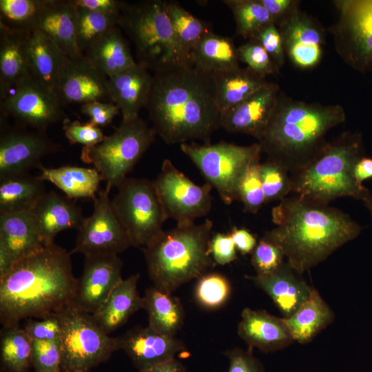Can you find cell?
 Here are the masks:
<instances>
[{"mask_svg":"<svg viewBox=\"0 0 372 372\" xmlns=\"http://www.w3.org/2000/svg\"><path fill=\"white\" fill-rule=\"evenodd\" d=\"M154 72L145 107L156 134L167 144L194 140L210 143L221 117L214 75L189 60Z\"/></svg>","mask_w":372,"mask_h":372,"instance_id":"6da1fadb","label":"cell"},{"mask_svg":"<svg viewBox=\"0 0 372 372\" xmlns=\"http://www.w3.org/2000/svg\"><path fill=\"white\" fill-rule=\"evenodd\" d=\"M71 253L53 243L17 262L0 278V322L3 328L22 320L57 315L74 305L78 279Z\"/></svg>","mask_w":372,"mask_h":372,"instance_id":"7a4b0ae2","label":"cell"},{"mask_svg":"<svg viewBox=\"0 0 372 372\" xmlns=\"http://www.w3.org/2000/svg\"><path fill=\"white\" fill-rule=\"evenodd\" d=\"M271 216L276 227L262 238L278 246L300 275L357 238L362 229L340 209L294 194L274 207Z\"/></svg>","mask_w":372,"mask_h":372,"instance_id":"3957f363","label":"cell"},{"mask_svg":"<svg viewBox=\"0 0 372 372\" xmlns=\"http://www.w3.org/2000/svg\"><path fill=\"white\" fill-rule=\"evenodd\" d=\"M340 105L294 100L280 92L258 143L262 152L290 174L313 159L326 145L327 134L346 121Z\"/></svg>","mask_w":372,"mask_h":372,"instance_id":"277c9868","label":"cell"},{"mask_svg":"<svg viewBox=\"0 0 372 372\" xmlns=\"http://www.w3.org/2000/svg\"><path fill=\"white\" fill-rule=\"evenodd\" d=\"M363 156L362 134L343 132L327 141L313 159L290 174L291 193L326 204L342 197L363 201L371 193L354 176L355 166Z\"/></svg>","mask_w":372,"mask_h":372,"instance_id":"5b68a950","label":"cell"},{"mask_svg":"<svg viewBox=\"0 0 372 372\" xmlns=\"http://www.w3.org/2000/svg\"><path fill=\"white\" fill-rule=\"evenodd\" d=\"M213 223L176 224L143 248L154 286L172 293L185 283L199 278L214 265L209 252Z\"/></svg>","mask_w":372,"mask_h":372,"instance_id":"8992f818","label":"cell"},{"mask_svg":"<svg viewBox=\"0 0 372 372\" xmlns=\"http://www.w3.org/2000/svg\"><path fill=\"white\" fill-rule=\"evenodd\" d=\"M118 25L130 36L138 63L154 71L181 62L175 34L165 9V1L127 3Z\"/></svg>","mask_w":372,"mask_h":372,"instance_id":"52a82bcc","label":"cell"},{"mask_svg":"<svg viewBox=\"0 0 372 372\" xmlns=\"http://www.w3.org/2000/svg\"><path fill=\"white\" fill-rule=\"evenodd\" d=\"M156 134L139 116L122 121L102 142L83 147L81 159L94 166L106 185L118 187L153 143Z\"/></svg>","mask_w":372,"mask_h":372,"instance_id":"ba28073f","label":"cell"},{"mask_svg":"<svg viewBox=\"0 0 372 372\" xmlns=\"http://www.w3.org/2000/svg\"><path fill=\"white\" fill-rule=\"evenodd\" d=\"M180 148L227 205L239 200L240 182L248 168L259 162L262 153L259 143L242 146L226 142L203 145L192 142L182 143Z\"/></svg>","mask_w":372,"mask_h":372,"instance_id":"9c48e42d","label":"cell"},{"mask_svg":"<svg viewBox=\"0 0 372 372\" xmlns=\"http://www.w3.org/2000/svg\"><path fill=\"white\" fill-rule=\"evenodd\" d=\"M57 316L62 327V372H90L121 349L119 337L110 336L91 314L74 305Z\"/></svg>","mask_w":372,"mask_h":372,"instance_id":"30bf717a","label":"cell"},{"mask_svg":"<svg viewBox=\"0 0 372 372\" xmlns=\"http://www.w3.org/2000/svg\"><path fill=\"white\" fill-rule=\"evenodd\" d=\"M113 208L127 231L132 246L144 248L163 232L168 219L154 182L127 178L117 187Z\"/></svg>","mask_w":372,"mask_h":372,"instance_id":"8fae6325","label":"cell"},{"mask_svg":"<svg viewBox=\"0 0 372 372\" xmlns=\"http://www.w3.org/2000/svg\"><path fill=\"white\" fill-rule=\"evenodd\" d=\"M338 19L329 30L340 59L351 68L372 71V0L333 1Z\"/></svg>","mask_w":372,"mask_h":372,"instance_id":"7c38bea8","label":"cell"},{"mask_svg":"<svg viewBox=\"0 0 372 372\" xmlns=\"http://www.w3.org/2000/svg\"><path fill=\"white\" fill-rule=\"evenodd\" d=\"M153 182L168 218L177 224L194 223L211 209V185L195 184L169 159L164 160L161 171Z\"/></svg>","mask_w":372,"mask_h":372,"instance_id":"4fadbf2b","label":"cell"},{"mask_svg":"<svg viewBox=\"0 0 372 372\" xmlns=\"http://www.w3.org/2000/svg\"><path fill=\"white\" fill-rule=\"evenodd\" d=\"M111 189L106 185L93 198L94 211L85 218L78 230L71 254L118 255L132 246L129 236L113 208L109 196Z\"/></svg>","mask_w":372,"mask_h":372,"instance_id":"5bb4252c","label":"cell"},{"mask_svg":"<svg viewBox=\"0 0 372 372\" xmlns=\"http://www.w3.org/2000/svg\"><path fill=\"white\" fill-rule=\"evenodd\" d=\"M62 106L54 92L34 77L17 84L1 98L4 114L39 131L45 132L63 118Z\"/></svg>","mask_w":372,"mask_h":372,"instance_id":"9a60e30c","label":"cell"},{"mask_svg":"<svg viewBox=\"0 0 372 372\" xmlns=\"http://www.w3.org/2000/svg\"><path fill=\"white\" fill-rule=\"evenodd\" d=\"M60 146L45 131L21 128L1 130L0 137V179L29 174L39 168L41 159L59 150Z\"/></svg>","mask_w":372,"mask_h":372,"instance_id":"2e32d148","label":"cell"},{"mask_svg":"<svg viewBox=\"0 0 372 372\" xmlns=\"http://www.w3.org/2000/svg\"><path fill=\"white\" fill-rule=\"evenodd\" d=\"M286 56L296 68L310 70L323 56L325 30L313 17L296 8L278 25Z\"/></svg>","mask_w":372,"mask_h":372,"instance_id":"e0dca14e","label":"cell"},{"mask_svg":"<svg viewBox=\"0 0 372 372\" xmlns=\"http://www.w3.org/2000/svg\"><path fill=\"white\" fill-rule=\"evenodd\" d=\"M123 265L118 255L85 256L74 305L89 314L95 313L123 280Z\"/></svg>","mask_w":372,"mask_h":372,"instance_id":"ac0fdd59","label":"cell"},{"mask_svg":"<svg viewBox=\"0 0 372 372\" xmlns=\"http://www.w3.org/2000/svg\"><path fill=\"white\" fill-rule=\"evenodd\" d=\"M54 92L60 103L85 104L110 101L107 77L92 65L84 56L67 57L56 81Z\"/></svg>","mask_w":372,"mask_h":372,"instance_id":"d6986e66","label":"cell"},{"mask_svg":"<svg viewBox=\"0 0 372 372\" xmlns=\"http://www.w3.org/2000/svg\"><path fill=\"white\" fill-rule=\"evenodd\" d=\"M280 92L278 84L269 82L242 102L222 112L220 127L229 132L250 135L258 141L270 121Z\"/></svg>","mask_w":372,"mask_h":372,"instance_id":"ffe728a7","label":"cell"},{"mask_svg":"<svg viewBox=\"0 0 372 372\" xmlns=\"http://www.w3.org/2000/svg\"><path fill=\"white\" fill-rule=\"evenodd\" d=\"M120 347L139 371L187 353L185 344L149 326L137 327L119 337Z\"/></svg>","mask_w":372,"mask_h":372,"instance_id":"44dd1931","label":"cell"},{"mask_svg":"<svg viewBox=\"0 0 372 372\" xmlns=\"http://www.w3.org/2000/svg\"><path fill=\"white\" fill-rule=\"evenodd\" d=\"M30 211L44 246L53 244L55 236L62 231L79 230L85 218L81 209L70 198L54 191L46 192Z\"/></svg>","mask_w":372,"mask_h":372,"instance_id":"7402d4cb","label":"cell"},{"mask_svg":"<svg viewBox=\"0 0 372 372\" xmlns=\"http://www.w3.org/2000/svg\"><path fill=\"white\" fill-rule=\"evenodd\" d=\"M245 278L272 299L285 318L291 316L309 298L313 289L287 261L270 273Z\"/></svg>","mask_w":372,"mask_h":372,"instance_id":"603a6c76","label":"cell"},{"mask_svg":"<svg viewBox=\"0 0 372 372\" xmlns=\"http://www.w3.org/2000/svg\"><path fill=\"white\" fill-rule=\"evenodd\" d=\"M237 331L249 348L265 353L277 351L294 342L285 318L265 310L245 308Z\"/></svg>","mask_w":372,"mask_h":372,"instance_id":"cb8c5ba5","label":"cell"},{"mask_svg":"<svg viewBox=\"0 0 372 372\" xmlns=\"http://www.w3.org/2000/svg\"><path fill=\"white\" fill-rule=\"evenodd\" d=\"M153 82L148 68L139 63L107 78L110 101L119 108L123 121L138 117L145 107Z\"/></svg>","mask_w":372,"mask_h":372,"instance_id":"d4e9b609","label":"cell"},{"mask_svg":"<svg viewBox=\"0 0 372 372\" xmlns=\"http://www.w3.org/2000/svg\"><path fill=\"white\" fill-rule=\"evenodd\" d=\"M44 247L30 210L0 212V250L6 252L14 264Z\"/></svg>","mask_w":372,"mask_h":372,"instance_id":"484cf974","label":"cell"},{"mask_svg":"<svg viewBox=\"0 0 372 372\" xmlns=\"http://www.w3.org/2000/svg\"><path fill=\"white\" fill-rule=\"evenodd\" d=\"M35 29L48 37L67 57L83 56L77 45L76 8L71 0H51Z\"/></svg>","mask_w":372,"mask_h":372,"instance_id":"4316f807","label":"cell"},{"mask_svg":"<svg viewBox=\"0 0 372 372\" xmlns=\"http://www.w3.org/2000/svg\"><path fill=\"white\" fill-rule=\"evenodd\" d=\"M27 33L0 24V99L17 84L33 77L27 54Z\"/></svg>","mask_w":372,"mask_h":372,"instance_id":"83f0119b","label":"cell"},{"mask_svg":"<svg viewBox=\"0 0 372 372\" xmlns=\"http://www.w3.org/2000/svg\"><path fill=\"white\" fill-rule=\"evenodd\" d=\"M140 274L123 279L113 289L102 307L94 314L93 319L107 333L123 325L130 317L143 309V300L138 294L137 284Z\"/></svg>","mask_w":372,"mask_h":372,"instance_id":"f1b7e54d","label":"cell"},{"mask_svg":"<svg viewBox=\"0 0 372 372\" xmlns=\"http://www.w3.org/2000/svg\"><path fill=\"white\" fill-rule=\"evenodd\" d=\"M83 56L107 78L136 63L130 48L117 26L95 40L83 53Z\"/></svg>","mask_w":372,"mask_h":372,"instance_id":"f546056e","label":"cell"},{"mask_svg":"<svg viewBox=\"0 0 372 372\" xmlns=\"http://www.w3.org/2000/svg\"><path fill=\"white\" fill-rule=\"evenodd\" d=\"M26 48L33 77L54 92L67 56L38 29L28 32Z\"/></svg>","mask_w":372,"mask_h":372,"instance_id":"4dcf8cb0","label":"cell"},{"mask_svg":"<svg viewBox=\"0 0 372 372\" xmlns=\"http://www.w3.org/2000/svg\"><path fill=\"white\" fill-rule=\"evenodd\" d=\"M334 318L331 308L313 288L309 298L285 320L293 340L306 344L330 324Z\"/></svg>","mask_w":372,"mask_h":372,"instance_id":"1f68e13d","label":"cell"},{"mask_svg":"<svg viewBox=\"0 0 372 372\" xmlns=\"http://www.w3.org/2000/svg\"><path fill=\"white\" fill-rule=\"evenodd\" d=\"M189 61L202 70L213 74L239 66L238 48L231 39L210 32L192 50Z\"/></svg>","mask_w":372,"mask_h":372,"instance_id":"d6a6232c","label":"cell"},{"mask_svg":"<svg viewBox=\"0 0 372 372\" xmlns=\"http://www.w3.org/2000/svg\"><path fill=\"white\" fill-rule=\"evenodd\" d=\"M37 177L49 181L61 189L70 199L94 198L99 192L101 177L94 168L63 166L46 168L41 165Z\"/></svg>","mask_w":372,"mask_h":372,"instance_id":"836d02e7","label":"cell"},{"mask_svg":"<svg viewBox=\"0 0 372 372\" xmlns=\"http://www.w3.org/2000/svg\"><path fill=\"white\" fill-rule=\"evenodd\" d=\"M143 300V309L148 316V326L163 334L175 336L185 319L180 300L154 285L146 289Z\"/></svg>","mask_w":372,"mask_h":372,"instance_id":"e575fe53","label":"cell"},{"mask_svg":"<svg viewBox=\"0 0 372 372\" xmlns=\"http://www.w3.org/2000/svg\"><path fill=\"white\" fill-rule=\"evenodd\" d=\"M214 75L216 101L221 113L242 102L269 83L265 76L248 67H238Z\"/></svg>","mask_w":372,"mask_h":372,"instance_id":"d590c367","label":"cell"},{"mask_svg":"<svg viewBox=\"0 0 372 372\" xmlns=\"http://www.w3.org/2000/svg\"><path fill=\"white\" fill-rule=\"evenodd\" d=\"M46 192L37 176L25 174L0 179V212L30 210Z\"/></svg>","mask_w":372,"mask_h":372,"instance_id":"8d00e7d4","label":"cell"},{"mask_svg":"<svg viewBox=\"0 0 372 372\" xmlns=\"http://www.w3.org/2000/svg\"><path fill=\"white\" fill-rule=\"evenodd\" d=\"M1 372H28L32 366V340L19 326L3 328L0 340Z\"/></svg>","mask_w":372,"mask_h":372,"instance_id":"74e56055","label":"cell"},{"mask_svg":"<svg viewBox=\"0 0 372 372\" xmlns=\"http://www.w3.org/2000/svg\"><path fill=\"white\" fill-rule=\"evenodd\" d=\"M165 5L175 34L181 62L187 61L196 45L211 31L207 23L193 16L178 3L165 1Z\"/></svg>","mask_w":372,"mask_h":372,"instance_id":"f35d334b","label":"cell"},{"mask_svg":"<svg viewBox=\"0 0 372 372\" xmlns=\"http://www.w3.org/2000/svg\"><path fill=\"white\" fill-rule=\"evenodd\" d=\"M51 0H1L0 24L11 30L29 32L35 29Z\"/></svg>","mask_w":372,"mask_h":372,"instance_id":"ab89813d","label":"cell"},{"mask_svg":"<svg viewBox=\"0 0 372 372\" xmlns=\"http://www.w3.org/2000/svg\"><path fill=\"white\" fill-rule=\"evenodd\" d=\"M236 22V32L245 39L252 37L262 28L273 23L259 0H225Z\"/></svg>","mask_w":372,"mask_h":372,"instance_id":"60d3db41","label":"cell"},{"mask_svg":"<svg viewBox=\"0 0 372 372\" xmlns=\"http://www.w3.org/2000/svg\"><path fill=\"white\" fill-rule=\"evenodd\" d=\"M76 8L77 45L83 54L95 40L118 25L121 14H109Z\"/></svg>","mask_w":372,"mask_h":372,"instance_id":"b9f144b4","label":"cell"},{"mask_svg":"<svg viewBox=\"0 0 372 372\" xmlns=\"http://www.w3.org/2000/svg\"><path fill=\"white\" fill-rule=\"evenodd\" d=\"M194 293L199 304L208 309H216L229 300L231 285L228 278L221 273H206L198 278Z\"/></svg>","mask_w":372,"mask_h":372,"instance_id":"7bdbcfd3","label":"cell"},{"mask_svg":"<svg viewBox=\"0 0 372 372\" xmlns=\"http://www.w3.org/2000/svg\"><path fill=\"white\" fill-rule=\"evenodd\" d=\"M259 170L266 203L281 201L291 193L290 173L282 165L267 159L260 163Z\"/></svg>","mask_w":372,"mask_h":372,"instance_id":"ee69618b","label":"cell"},{"mask_svg":"<svg viewBox=\"0 0 372 372\" xmlns=\"http://www.w3.org/2000/svg\"><path fill=\"white\" fill-rule=\"evenodd\" d=\"M260 162L251 165L244 175L239 186V200L244 210L256 214L266 203L259 170Z\"/></svg>","mask_w":372,"mask_h":372,"instance_id":"f6af8a7d","label":"cell"},{"mask_svg":"<svg viewBox=\"0 0 372 372\" xmlns=\"http://www.w3.org/2000/svg\"><path fill=\"white\" fill-rule=\"evenodd\" d=\"M239 61L254 72L265 76L279 73L280 68L263 47L255 40H249L238 48Z\"/></svg>","mask_w":372,"mask_h":372,"instance_id":"bcb514c9","label":"cell"},{"mask_svg":"<svg viewBox=\"0 0 372 372\" xmlns=\"http://www.w3.org/2000/svg\"><path fill=\"white\" fill-rule=\"evenodd\" d=\"M34 372H62L61 340H32Z\"/></svg>","mask_w":372,"mask_h":372,"instance_id":"7dc6e473","label":"cell"},{"mask_svg":"<svg viewBox=\"0 0 372 372\" xmlns=\"http://www.w3.org/2000/svg\"><path fill=\"white\" fill-rule=\"evenodd\" d=\"M282 249L272 242L262 238L252 251L251 265L257 275L268 274L284 262Z\"/></svg>","mask_w":372,"mask_h":372,"instance_id":"c3c4849f","label":"cell"},{"mask_svg":"<svg viewBox=\"0 0 372 372\" xmlns=\"http://www.w3.org/2000/svg\"><path fill=\"white\" fill-rule=\"evenodd\" d=\"M65 135L71 144H82L84 147L94 146L105 138L101 129L89 122L81 123L78 121L65 120L63 127Z\"/></svg>","mask_w":372,"mask_h":372,"instance_id":"681fc988","label":"cell"},{"mask_svg":"<svg viewBox=\"0 0 372 372\" xmlns=\"http://www.w3.org/2000/svg\"><path fill=\"white\" fill-rule=\"evenodd\" d=\"M250 40L258 42L280 69L286 60L282 39L278 26L271 23L260 30Z\"/></svg>","mask_w":372,"mask_h":372,"instance_id":"f907efd6","label":"cell"},{"mask_svg":"<svg viewBox=\"0 0 372 372\" xmlns=\"http://www.w3.org/2000/svg\"><path fill=\"white\" fill-rule=\"evenodd\" d=\"M39 320H28L23 327L32 340H61L62 327L57 315L40 318Z\"/></svg>","mask_w":372,"mask_h":372,"instance_id":"816d5d0a","label":"cell"},{"mask_svg":"<svg viewBox=\"0 0 372 372\" xmlns=\"http://www.w3.org/2000/svg\"><path fill=\"white\" fill-rule=\"evenodd\" d=\"M224 354L229 360L228 372H265L262 363L254 355L251 348L244 350L236 347Z\"/></svg>","mask_w":372,"mask_h":372,"instance_id":"f5cc1de1","label":"cell"},{"mask_svg":"<svg viewBox=\"0 0 372 372\" xmlns=\"http://www.w3.org/2000/svg\"><path fill=\"white\" fill-rule=\"evenodd\" d=\"M119 111L111 101H94L81 105V112L90 118L89 123L99 127L109 125Z\"/></svg>","mask_w":372,"mask_h":372,"instance_id":"db71d44e","label":"cell"},{"mask_svg":"<svg viewBox=\"0 0 372 372\" xmlns=\"http://www.w3.org/2000/svg\"><path fill=\"white\" fill-rule=\"evenodd\" d=\"M236 247L229 234H216L210 240L209 252L214 262L229 264L237 258Z\"/></svg>","mask_w":372,"mask_h":372,"instance_id":"11a10c76","label":"cell"},{"mask_svg":"<svg viewBox=\"0 0 372 372\" xmlns=\"http://www.w3.org/2000/svg\"><path fill=\"white\" fill-rule=\"evenodd\" d=\"M71 2L76 7L109 14H121L127 3L118 0H71Z\"/></svg>","mask_w":372,"mask_h":372,"instance_id":"9f6ffc18","label":"cell"},{"mask_svg":"<svg viewBox=\"0 0 372 372\" xmlns=\"http://www.w3.org/2000/svg\"><path fill=\"white\" fill-rule=\"evenodd\" d=\"M259 1L269 13L276 25L298 7L300 2L296 0H259Z\"/></svg>","mask_w":372,"mask_h":372,"instance_id":"6f0895ef","label":"cell"},{"mask_svg":"<svg viewBox=\"0 0 372 372\" xmlns=\"http://www.w3.org/2000/svg\"><path fill=\"white\" fill-rule=\"evenodd\" d=\"M229 234L243 255L252 252L257 245L256 237L246 229L234 227Z\"/></svg>","mask_w":372,"mask_h":372,"instance_id":"680465c9","label":"cell"},{"mask_svg":"<svg viewBox=\"0 0 372 372\" xmlns=\"http://www.w3.org/2000/svg\"><path fill=\"white\" fill-rule=\"evenodd\" d=\"M139 372H186V368L179 360L173 358L141 370Z\"/></svg>","mask_w":372,"mask_h":372,"instance_id":"91938a15","label":"cell"},{"mask_svg":"<svg viewBox=\"0 0 372 372\" xmlns=\"http://www.w3.org/2000/svg\"><path fill=\"white\" fill-rule=\"evenodd\" d=\"M354 176L360 184L366 180L372 178V158L366 156L361 158L355 166Z\"/></svg>","mask_w":372,"mask_h":372,"instance_id":"94428289","label":"cell"},{"mask_svg":"<svg viewBox=\"0 0 372 372\" xmlns=\"http://www.w3.org/2000/svg\"><path fill=\"white\" fill-rule=\"evenodd\" d=\"M366 207L369 210L371 218L372 219V194H370L364 200H363Z\"/></svg>","mask_w":372,"mask_h":372,"instance_id":"6125c7cd","label":"cell"}]
</instances>
